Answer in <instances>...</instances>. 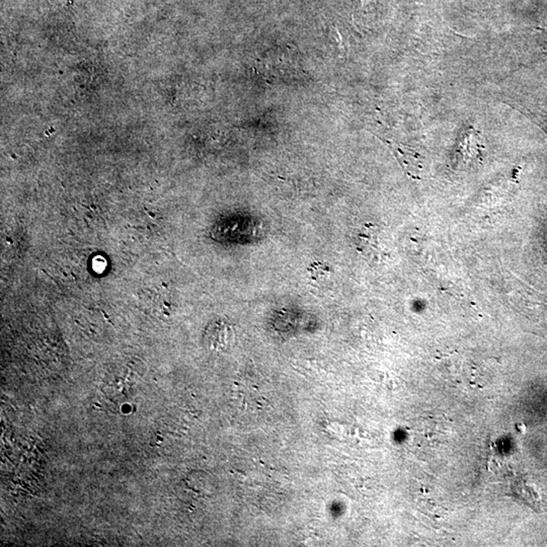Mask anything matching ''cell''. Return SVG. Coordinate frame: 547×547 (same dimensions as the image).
<instances>
[{"label":"cell","mask_w":547,"mask_h":547,"mask_svg":"<svg viewBox=\"0 0 547 547\" xmlns=\"http://www.w3.org/2000/svg\"><path fill=\"white\" fill-rule=\"evenodd\" d=\"M209 341L214 348H228L235 341V332L231 325L218 322L209 329Z\"/></svg>","instance_id":"1"},{"label":"cell","mask_w":547,"mask_h":547,"mask_svg":"<svg viewBox=\"0 0 547 547\" xmlns=\"http://www.w3.org/2000/svg\"><path fill=\"white\" fill-rule=\"evenodd\" d=\"M373 228L368 231H364L359 235V250L366 257H375L379 255L380 238Z\"/></svg>","instance_id":"2"},{"label":"cell","mask_w":547,"mask_h":547,"mask_svg":"<svg viewBox=\"0 0 547 547\" xmlns=\"http://www.w3.org/2000/svg\"><path fill=\"white\" fill-rule=\"evenodd\" d=\"M308 272H310V281L315 288H329V282H332V271L331 267L327 265L315 262L308 269Z\"/></svg>","instance_id":"3"}]
</instances>
